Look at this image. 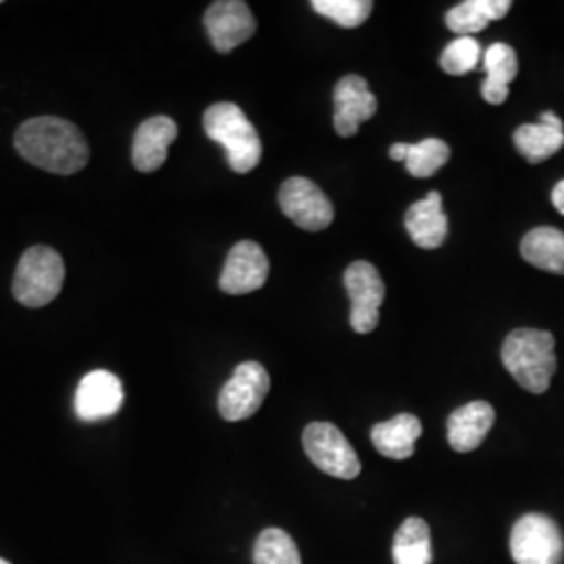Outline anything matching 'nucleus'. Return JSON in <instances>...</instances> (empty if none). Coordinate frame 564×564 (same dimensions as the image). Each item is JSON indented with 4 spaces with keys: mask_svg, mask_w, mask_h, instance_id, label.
<instances>
[{
    "mask_svg": "<svg viewBox=\"0 0 564 564\" xmlns=\"http://www.w3.org/2000/svg\"><path fill=\"white\" fill-rule=\"evenodd\" d=\"M303 449L323 473L343 481L356 479L362 470L358 454L335 424H307L303 431Z\"/></svg>",
    "mask_w": 564,
    "mask_h": 564,
    "instance_id": "nucleus-6",
    "label": "nucleus"
},
{
    "mask_svg": "<svg viewBox=\"0 0 564 564\" xmlns=\"http://www.w3.org/2000/svg\"><path fill=\"white\" fill-rule=\"evenodd\" d=\"M65 263L53 247L36 245L21 256L20 265L13 279V295L25 307H44L63 289Z\"/></svg>",
    "mask_w": 564,
    "mask_h": 564,
    "instance_id": "nucleus-4",
    "label": "nucleus"
},
{
    "mask_svg": "<svg viewBox=\"0 0 564 564\" xmlns=\"http://www.w3.org/2000/svg\"><path fill=\"white\" fill-rule=\"evenodd\" d=\"M552 203H554V207L564 216V181L558 182V184L554 186V191H552Z\"/></svg>",
    "mask_w": 564,
    "mask_h": 564,
    "instance_id": "nucleus-28",
    "label": "nucleus"
},
{
    "mask_svg": "<svg viewBox=\"0 0 564 564\" xmlns=\"http://www.w3.org/2000/svg\"><path fill=\"white\" fill-rule=\"evenodd\" d=\"M484 65L487 78L481 86V95L491 105H502L508 99L510 82L519 74L517 53L505 42H496L485 51Z\"/></svg>",
    "mask_w": 564,
    "mask_h": 564,
    "instance_id": "nucleus-19",
    "label": "nucleus"
},
{
    "mask_svg": "<svg viewBox=\"0 0 564 564\" xmlns=\"http://www.w3.org/2000/svg\"><path fill=\"white\" fill-rule=\"evenodd\" d=\"M345 291L351 300V328L360 335L379 326V310L383 305L384 284L379 270L368 262H354L345 270Z\"/></svg>",
    "mask_w": 564,
    "mask_h": 564,
    "instance_id": "nucleus-8",
    "label": "nucleus"
},
{
    "mask_svg": "<svg viewBox=\"0 0 564 564\" xmlns=\"http://www.w3.org/2000/svg\"><path fill=\"white\" fill-rule=\"evenodd\" d=\"M123 403L121 381L109 370L88 372L76 391V414L84 423H99L120 412Z\"/></svg>",
    "mask_w": 564,
    "mask_h": 564,
    "instance_id": "nucleus-12",
    "label": "nucleus"
},
{
    "mask_svg": "<svg viewBox=\"0 0 564 564\" xmlns=\"http://www.w3.org/2000/svg\"><path fill=\"white\" fill-rule=\"evenodd\" d=\"M15 149L25 162L59 176L80 172L90 158L80 130L53 116L23 121L15 134Z\"/></svg>",
    "mask_w": 564,
    "mask_h": 564,
    "instance_id": "nucleus-1",
    "label": "nucleus"
},
{
    "mask_svg": "<svg viewBox=\"0 0 564 564\" xmlns=\"http://www.w3.org/2000/svg\"><path fill=\"white\" fill-rule=\"evenodd\" d=\"M270 391V375L260 362H242L235 368L230 381L224 384L218 410L224 421L237 423L251 419Z\"/></svg>",
    "mask_w": 564,
    "mask_h": 564,
    "instance_id": "nucleus-7",
    "label": "nucleus"
},
{
    "mask_svg": "<svg viewBox=\"0 0 564 564\" xmlns=\"http://www.w3.org/2000/svg\"><path fill=\"white\" fill-rule=\"evenodd\" d=\"M405 230L421 249H437L444 245L449 223L440 193H429L423 202L410 205L405 212Z\"/></svg>",
    "mask_w": 564,
    "mask_h": 564,
    "instance_id": "nucleus-17",
    "label": "nucleus"
},
{
    "mask_svg": "<svg viewBox=\"0 0 564 564\" xmlns=\"http://www.w3.org/2000/svg\"><path fill=\"white\" fill-rule=\"evenodd\" d=\"M423 435V424L414 414H398L387 423L375 424L372 444L391 460H408L414 454L419 437Z\"/></svg>",
    "mask_w": 564,
    "mask_h": 564,
    "instance_id": "nucleus-18",
    "label": "nucleus"
},
{
    "mask_svg": "<svg viewBox=\"0 0 564 564\" xmlns=\"http://www.w3.org/2000/svg\"><path fill=\"white\" fill-rule=\"evenodd\" d=\"M496 421L491 403L470 402L454 410L447 421V442L456 452H473L484 444Z\"/></svg>",
    "mask_w": 564,
    "mask_h": 564,
    "instance_id": "nucleus-15",
    "label": "nucleus"
},
{
    "mask_svg": "<svg viewBox=\"0 0 564 564\" xmlns=\"http://www.w3.org/2000/svg\"><path fill=\"white\" fill-rule=\"evenodd\" d=\"M256 564H302L295 540L276 527L263 529L253 550Z\"/></svg>",
    "mask_w": 564,
    "mask_h": 564,
    "instance_id": "nucleus-23",
    "label": "nucleus"
},
{
    "mask_svg": "<svg viewBox=\"0 0 564 564\" xmlns=\"http://www.w3.org/2000/svg\"><path fill=\"white\" fill-rule=\"evenodd\" d=\"M554 335L538 328H517L502 345V362L529 393H545L556 372Z\"/></svg>",
    "mask_w": 564,
    "mask_h": 564,
    "instance_id": "nucleus-2",
    "label": "nucleus"
},
{
    "mask_svg": "<svg viewBox=\"0 0 564 564\" xmlns=\"http://www.w3.org/2000/svg\"><path fill=\"white\" fill-rule=\"evenodd\" d=\"M205 30L218 53H230L242 42L249 41L258 25L247 2L242 0H218L209 4L205 13Z\"/></svg>",
    "mask_w": 564,
    "mask_h": 564,
    "instance_id": "nucleus-10",
    "label": "nucleus"
},
{
    "mask_svg": "<svg viewBox=\"0 0 564 564\" xmlns=\"http://www.w3.org/2000/svg\"><path fill=\"white\" fill-rule=\"evenodd\" d=\"M270 274V262L258 242H237L224 263L220 289L228 295H247L262 289Z\"/></svg>",
    "mask_w": 564,
    "mask_h": 564,
    "instance_id": "nucleus-11",
    "label": "nucleus"
},
{
    "mask_svg": "<svg viewBox=\"0 0 564 564\" xmlns=\"http://www.w3.org/2000/svg\"><path fill=\"white\" fill-rule=\"evenodd\" d=\"M312 9L324 18L335 21L341 28H358L372 13V2L368 0H314Z\"/></svg>",
    "mask_w": 564,
    "mask_h": 564,
    "instance_id": "nucleus-26",
    "label": "nucleus"
},
{
    "mask_svg": "<svg viewBox=\"0 0 564 564\" xmlns=\"http://www.w3.org/2000/svg\"><path fill=\"white\" fill-rule=\"evenodd\" d=\"M449 160V147L440 139H424V141L410 144L405 167L414 178H429L437 170H442Z\"/></svg>",
    "mask_w": 564,
    "mask_h": 564,
    "instance_id": "nucleus-24",
    "label": "nucleus"
},
{
    "mask_svg": "<svg viewBox=\"0 0 564 564\" xmlns=\"http://www.w3.org/2000/svg\"><path fill=\"white\" fill-rule=\"evenodd\" d=\"M408 149H410V144H405V142H398V144H393V147H391L389 155H391V160H393V162H405V158H408Z\"/></svg>",
    "mask_w": 564,
    "mask_h": 564,
    "instance_id": "nucleus-27",
    "label": "nucleus"
},
{
    "mask_svg": "<svg viewBox=\"0 0 564 564\" xmlns=\"http://www.w3.org/2000/svg\"><path fill=\"white\" fill-rule=\"evenodd\" d=\"M514 147L529 163H542L564 147V123L556 113L545 111L540 123H523L514 132Z\"/></svg>",
    "mask_w": 564,
    "mask_h": 564,
    "instance_id": "nucleus-16",
    "label": "nucleus"
},
{
    "mask_svg": "<svg viewBox=\"0 0 564 564\" xmlns=\"http://www.w3.org/2000/svg\"><path fill=\"white\" fill-rule=\"evenodd\" d=\"M393 563L395 564H431V529L424 519L410 517L403 521L393 540Z\"/></svg>",
    "mask_w": 564,
    "mask_h": 564,
    "instance_id": "nucleus-22",
    "label": "nucleus"
},
{
    "mask_svg": "<svg viewBox=\"0 0 564 564\" xmlns=\"http://www.w3.org/2000/svg\"><path fill=\"white\" fill-rule=\"evenodd\" d=\"M205 134L226 149L228 165L237 174H249L262 160V141L253 123L235 102H216L203 116Z\"/></svg>",
    "mask_w": 564,
    "mask_h": 564,
    "instance_id": "nucleus-3",
    "label": "nucleus"
},
{
    "mask_svg": "<svg viewBox=\"0 0 564 564\" xmlns=\"http://www.w3.org/2000/svg\"><path fill=\"white\" fill-rule=\"evenodd\" d=\"M178 137L176 121L167 116H155L142 121L134 134L132 163L139 172H155L167 160V149Z\"/></svg>",
    "mask_w": 564,
    "mask_h": 564,
    "instance_id": "nucleus-14",
    "label": "nucleus"
},
{
    "mask_svg": "<svg viewBox=\"0 0 564 564\" xmlns=\"http://www.w3.org/2000/svg\"><path fill=\"white\" fill-rule=\"evenodd\" d=\"M484 57L481 44L473 36H458L456 41L449 42L442 53V69L449 76H464L473 72L479 61Z\"/></svg>",
    "mask_w": 564,
    "mask_h": 564,
    "instance_id": "nucleus-25",
    "label": "nucleus"
},
{
    "mask_svg": "<svg viewBox=\"0 0 564 564\" xmlns=\"http://www.w3.org/2000/svg\"><path fill=\"white\" fill-rule=\"evenodd\" d=\"M377 113V99L362 76H345L335 86V130L339 137H356L364 121Z\"/></svg>",
    "mask_w": 564,
    "mask_h": 564,
    "instance_id": "nucleus-13",
    "label": "nucleus"
},
{
    "mask_svg": "<svg viewBox=\"0 0 564 564\" xmlns=\"http://www.w3.org/2000/svg\"><path fill=\"white\" fill-rule=\"evenodd\" d=\"M510 554L517 564L563 563L564 540L558 524L540 512L524 514L512 527Z\"/></svg>",
    "mask_w": 564,
    "mask_h": 564,
    "instance_id": "nucleus-5",
    "label": "nucleus"
},
{
    "mask_svg": "<svg viewBox=\"0 0 564 564\" xmlns=\"http://www.w3.org/2000/svg\"><path fill=\"white\" fill-rule=\"evenodd\" d=\"M510 7V0H464L447 11L445 25L458 36H473L484 32L491 21L506 18Z\"/></svg>",
    "mask_w": 564,
    "mask_h": 564,
    "instance_id": "nucleus-20",
    "label": "nucleus"
},
{
    "mask_svg": "<svg viewBox=\"0 0 564 564\" xmlns=\"http://www.w3.org/2000/svg\"><path fill=\"white\" fill-rule=\"evenodd\" d=\"M279 203L282 214L289 220H293L300 228L310 232L328 228L335 218L333 203L328 202V197L314 182L302 176L289 178L282 184Z\"/></svg>",
    "mask_w": 564,
    "mask_h": 564,
    "instance_id": "nucleus-9",
    "label": "nucleus"
},
{
    "mask_svg": "<svg viewBox=\"0 0 564 564\" xmlns=\"http://www.w3.org/2000/svg\"><path fill=\"white\" fill-rule=\"evenodd\" d=\"M521 256L544 272L564 274V232L550 226L533 228L524 235Z\"/></svg>",
    "mask_w": 564,
    "mask_h": 564,
    "instance_id": "nucleus-21",
    "label": "nucleus"
},
{
    "mask_svg": "<svg viewBox=\"0 0 564 564\" xmlns=\"http://www.w3.org/2000/svg\"><path fill=\"white\" fill-rule=\"evenodd\" d=\"M0 564H11V563H7V561H2V558H0Z\"/></svg>",
    "mask_w": 564,
    "mask_h": 564,
    "instance_id": "nucleus-29",
    "label": "nucleus"
}]
</instances>
